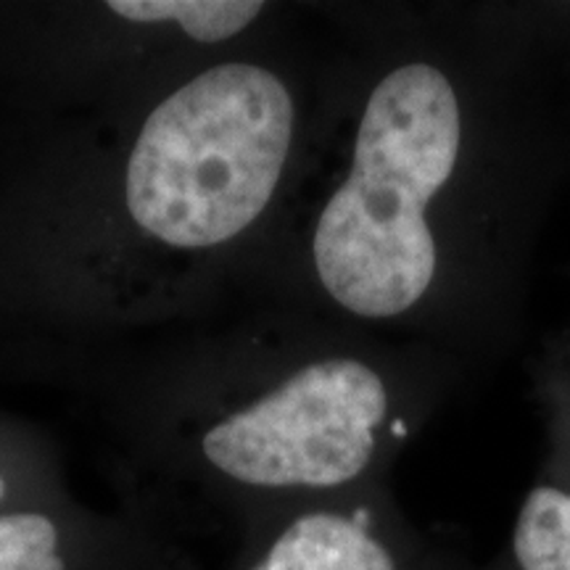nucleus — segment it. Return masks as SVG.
Segmentation results:
<instances>
[{
    "label": "nucleus",
    "mask_w": 570,
    "mask_h": 570,
    "mask_svg": "<svg viewBox=\"0 0 570 570\" xmlns=\"http://www.w3.org/2000/svg\"><path fill=\"white\" fill-rule=\"evenodd\" d=\"M512 558L520 570H570V494L537 487L525 497L512 531Z\"/></svg>",
    "instance_id": "5"
},
{
    "label": "nucleus",
    "mask_w": 570,
    "mask_h": 570,
    "mask_svg": "<svg viewBox=\"0 0 570 570\" xmlns=\"http://www.w3.org/2000/svg\"><path fill=\"white\" fill-rule=\"evenodd\" d=\"M109 9L130 21H177L198 42L238 35L265 9L252 0H111Z\"/></svg>",
    "instance_id": "7"
},
{
    "label": "nucleus",
    "mask_w": 570,
    "mask_h": 570,
    "mask_svg": "<svg viewBox=\"0 0 570 570\" xmlns=\"http://www.w3.org/2000/svg\"><path fill=\"white\" fill-rule=\"evenodd\" d=\"M462 142L458 92L444 71L410 63L373 90L346 183L320 214L315 267L327 294L362 317H394L436 275L425 223Z\"/></svg>",
    "instance_id": "1"
},
{
    "label": "nucleus",
    "mask_w": 570,
    "mask_h": 570,
    "mask_svg": "<svg viewBox=\"0 0 570 570\" xmlns=\"http://www.w3.org/2000/svg\"><path fill=\"white\" fill-rule=\"evenodd\" d=\"M294 138L281 77L223 63L183 85L142 125L127 167V209L177 248L217 246L267 209Z\"/></svg>",
    "instance_id": "2"
},
{
    "label": "nucleus",
    "mask_w": 570,
    "mask_h": 570,
    "mask_svg": "<svg viewBox=\"0 0 570 570\" xmlns=\"http://www.w3.org/2000/svg\"><path fill=\"white\" fill-rule=\"evenodd\" d=\"M11 494H13V487H11L9 473H6V470L0 468V512H6L3 508H6V502H9V499H11Z\"/></svg>",
    "instance_id": "8"
},
{
    "label": "nucleus",
    "mask_w": 570,
    "mask_h": 570,
    "mask_svg": "<svg viewBox=\"0 0 570 570\" xmlns=\"http://www.w3.org/2000/svg\"><path fill=\"white\" fill-rule=\"evenodd\" d=\"M386 407V386L367 365L317 362L209 428L202 449L219 475L240 487L341 489L373 462Z\"/></svg>",
    "instance_id": "3"
},
{
    "label": "nucleus",
    "mask_w": 570,
    "mask_h": 570,
    "mask_svg": "<svg viewBox=\"0 0 570 570\" xmlns=\"http://www.w3.org/2000/svg\"><path fill=\"white\" fill-rule=\"evenodd\" d=\"M0 570H88L71 533L46 510L0 512Z\"/></svg>",
    "instance_id": "6"
},
{
    "label": "nucleus",
    "mask_w": 570,
    "mask_h": 570,
    "mask_svg": "<svg viewBox=\"0 0 570 570\" xmlns=\"http://www.w3.org/2000/svg\"><path fill=\"white\" fill-rule=\"evenodd\" d=\"M246 570H402V562L365 510H309L291 518Z\"/></svg>",
    "instance_id": "4"
}]
</instances>
